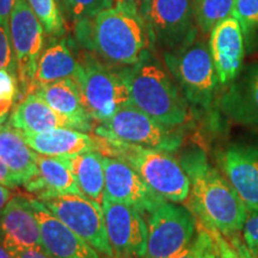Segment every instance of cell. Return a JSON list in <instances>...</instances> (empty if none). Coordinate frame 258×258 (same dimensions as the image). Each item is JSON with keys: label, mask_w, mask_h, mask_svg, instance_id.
I'll use <instances>...</instances> for the list:
<instances>
[{"label": "cell", "mask_w": 258, "mask_h": 258, "mask_svg": "<svg viewBox=\"0 0 258 258\" xmlns=\"http://www.w3.org/2000/svg\"><path fill=\"white\" fill-rule=\"evenodd\" d=\"M95 134L167 152H175L184 140L182 127L161 123L132 103L122 106L109 120L99 123Z\"/></svg>", "instance_id": "obj_7"}, {"label": "cell", "mask_w": 258, "mask_h": 258, "mask_svg": "<svg viewBox=\"0 0 258 258\" xmlns=\"http://www.w3.org/2000/svg\"><path fill=\"white\" fill-rule=\"evenodd\" d=\"M221 105L233 121L258 127V64L250 66L238 80L230 84Z\"/></svg>", "instance_id": "obj_20"}, {"label": "cell", "mask_w": 258, "mask_h": 258, "mask_svg": "<svg viewBox=\"0 0 258 258\" xmlns=\"http://www.w3.org/2000/svg\"><path fill=\"white\" fill-rule=\"evenodd\" d=\"M140 15L153 44L178 51L198 38L194 0H141Z\"/></svg>", "instance_id": "obj_8"}, {"label": "cell", "mask_w": 258, "mask_h": 258, "mask_svg": "<svg viewBox=\"0 0 258 258\" xmlns=\"http://www.w3.org/2000/svg\"><path fill=\"white\" fill-rule=\"evenodd\" d=\"M0 258H14V256L5 249L2 243H0Z\"/></svg>", "instance_id": "obj_41"}, {"label": "cell", "mask_w": 258, "mask_h": 258, "mask_svg": "<svg viewBox=\"0 0 258 258\" xmlns=\"http://www.w3.org/2000/svg\"><path fill=\"white\" fill-rule=\"evenodd\" d=\"M131 2H135V3H138V4H139V3H141V0H131Z\"/></svg>", "instance_id": "obj_42"}, {"label": "cell", "mask_w": 258, "mask_h": 258, "mask_svg": "<svg viewBox=\"0 0 258 258\" xmlns=\"http://www.w3.org/2000/svg\"><path fill=\"white\" fill-rule=\"evenodd\" d=\"M40 201L64 225L88 241L103 258H115L105 230L102 207L78 194L54 195Z\"/></svg>", "instance_id": "obj_10"}, {"label": "cell", "mask_w": 258, "mask_h": 258, "mask_svg": "<svg viewBox=\"0 0 258 258\" xmlns=\"http://www.w3.org/2000/svg\"><path fill=\"white\" fill-rule=\"evenodd\" d=\"M127 258H138V257H127Z\"/></svg>", "instance_id": "obj_43"}, {"label": "cell", "mask_w": 258, "mask_h": 258, "mask_svg": "<svg viewBox=\"0 0 258 258\" xmlns=\"http://www.w3.org/2000/svg\"><path fill=\"white\" fill-rule=\"evenodd\" d=\"M213 243L214 241H213L211 233L205 226L198 221V232H196L192 241L175 258H203L206 251L212 246Z\"/></svg>", "instance_id": "obj_31"}, {"label": "cell", "mask_w": 258, "mask_h": 258, "mask_svg": "<svg viewBox=\"0 0 258 258\" xmlns=\"http://www.w3.org/2000/svg\"><path fill=\"white\" fill-rule=\"evenodd\" d=\"M203 258H218L217 256V250H215V246H214V243H213V245L209 249L206 251L205 256H203Z\"/></svg>", "instance_id": "obj_40"}, {"label": "cell", "mask_w": 258, "mask_h": 258, "mask_svg": "<svg viewBox=\"0 0 258 258\" xmlns=\"http://www.w3.org/2000/svg\"><path fill=\"white\" fill-rule=\"evenodd\" d=\"M25 140L35 152L48 157H66L97 151L96 137L86 132L70 128H56L42 133L25 134Z\"/></svg>", "instance_id": "obj_21"}, {"label": "cell", "mask_w": 258, "mask_h": 258, "mask_svg": "<svg viewBox=\"0 0 258 258\" xmlns=\"http://www.w3.org/2000/svg\"><path fill=\"white\" fill-rule=\"evenodd\" d=\"M228 240L231 241V244L233 245L234 249L237 250V252L239 254L240 258H254L252 252L247 249V246L245 245L243 239L239 237V234L233 235V237H231Z\"/></svg>", "instance_id": "obj_36"}, {"label": "cell", "mask_w": 258, "mask_h": 258, "mask_svg": "<svg viewBox=\"0 0 258 258\" xmlns=\"http://www.w3.org/2000/svg\"><path fill=\"white\" fill-rule=\"evenodd\" d=\"M19 92L17 77L8 71H0V101L16 102Z\"/></svg>", "instance_id": "obj_33"}, {"label": "cell", "mask_w": 258, "mask_h": 258, "mask_svg": "<svg viewBox=\"0 0 258 258\" xmlns=\"http://www.w3.org/2000/svg\"><path fill=\"white\" fill-rule=\"evenodd\" d=\"M102 209L115 258H143L146 253L148 238V226L143 215L131 206L105 195Z\"/></svg>", "instance_id": "obj_12"}, {"label": "cell", "mask_w": 258, "mask_h": 258, "mask_svg": "<svg viewBox=\"0 0 258 258\" xmlns=\"http://www.w3.org/2000/svg\"><path fill=\"white\" fill-rule=\"evenodd\" d=\"M37 172L29 179L24 186L28 191L43 200L49 196L62 194H78L83 195L77 185L69 167L59 158L36 154Z\"/></svg>", "instance_id": "obj_23"}, {"label": "cell", "mask_w": 258, "mask_h": 258, "mask_svg": "<svg viewBox=\"0 0 258 258\" xmlns=\"http://www.w3.org/2000/svg\"><path fill=\"white\" fill-rule=\"evenodd\" d=\"M76 43L70 37H51L41 53L32 80V92L40 86L76 76L79 64Z\"/></svg>", "instance_id": "obj_19"}, {"label": "cell", "mask_w": 258, "mask_h": 258, "mask_svg": "<svg viewBox=\"0 0 258 258\" xmlns=\"http://www.w3.org/2000/svg\"><path fill=\"white\" fill-rule=\"evenodd\" d=\"M78 57V70L73 79L92 120L102 123L132 103L123 67L111 66L88 50Z\"/></svg>", "instance_id": "obj_5"}, {"label": "cell", "mask_w": 258, "mask_h": 258, "mask_svg": "<svg viewBox=\"0 0 258 258\" xmlns=\"http://www.w3.org/2000/svg\"><path fill=\"white\" fill-rule=\"evenodd\" d=\"M232 16L240 23L244 35L258 28V0H235Z\"/></svg>", "instance_id": "obj_29"}, {"label": "cell", "mask_w": 258, "mask_h": 258, "mask_svg": "<svg viewBox=\"0 0 258 258\" xmlns=\"http://www.w3.org/2000/svg\"><path fill=\"white\" fill-rule=\"evenodd\" d=\"M253 254V253H252ZM253 256H254V254H253ZM254 258H258V256H254Z\"/></svg>", "instance_id": "obj_44"}, {"label": "cell", "mask_w": 258, "mask_h": 258, "mask_svg": "<svg viewBox=\"0 0 258 258\" xmlns=\"http://www.w3.org/2000/svg\"><path fill=\"white\" fill-rule=\"evenodd\" d=\"M41 227L42 246L53 258H103L84 238L71 230L40 200L31 199Z\"/></svg>", "instance_id": "obj_17"}, {"label": "cell", "mask_w": 258, "mask_h": 258, "mask_svg": "<svg viewBox=\"0 0 258 258\" xmlns=\"http://www.w3.org/2000/svg\"><path fill=\"white\" fill-rule=\"evenodd\" d=\"M146 253L143 258H175L191 243L198 219L189 208L165 202L148 217Z\"/></svg>", "instance_id": "obj_9"}, {"label": "cell", "mask_w": 258, "mask_h": 258, "mask_svg": "<svg viewBox=\"0 0 258 258\" xmlns=\"http://www.w3.org/2000/svg\"><path fill=\"white\" fill-rule=\"evenodd\" d=\"M17 0H0V21L4 23H9L10 15Z\"/></svg>", "instance_id": "obj_38"}, {"label": "cell", "mask_w": 258, "mask_h": 258, "mask_svg": "<svg viewBox=\"0 0 258 258\" xmlns=\"http://www.w3.org/2000/svg\"><path fill=\"white\" fill-rule=\"evenodd\" d=\"M241 239L254 256H258V211L247 214L241 230Z\"/></svg>", "instance_id": "obj_32"}, {"label": "cell", "mask_w": 258, "mask_h": 258, "mask_svg": "<svg viewBox=\"0 0 258 258\" xmlns=\"http://www.w3.org/2000/svg\"><path fill=\"white\" fill-rule=\"evenodd\" d=\"M36 154L23 132L10 123L0 125V159L11 171L17 185H24L36 175Z\"/></svg>", "instance_id": "obj_22"}, {"label": "cell", "mask_w": 258, "mask_h": 258, "mask_svg": "<svg viewBox=\"0 0 258 258\" xmlns=\"http://www.w3.org/2000/svg\"><path fill=\"white\" fill-rule=\"evenodd\" d=\"M9 25L17 60L19 91L27 96L32 92V80L37 61L44 49L46 31L27 0L16 2Z\"/></svg>", "instance_id": "obj_11"}, {"label": "cell", "mask_w": 258, "mask_h": 258, "mask_svg": "<svg viewBox=\"0 0 258 258\" xmlns=\"http://www.w3.org/2000/svg\"><path fill=\"white\" fill-rule=\"evenodd\" d=\"M46 101L54 110L78 121L92 131V117L83 103L76 80L66 78L40 86L34 91Z\"/></svg>", "instance_id": "obj_25"}, {"label": "cell", "mask_w": 258, "mask_h": 258, "mask_svg": "<svg viewBox=\"0 0 258 258\" xmlns=\"http://www.w3.org/2000/svg\"><path fill=\"white\" fill-rule=\"evenodd\" d=\"M0 184L8 186L10 189H14L17 185L16 180L12 176L11 171L9 170V167L6 166V164L0 159Z\"/></svg>", "instance_id": "obj_35"}, {"label": "cell", "mask_w": 258, "mask_h": 258, "mask_svg": "<svg viewBox=\"0 0 258 258\" xmlns=\"http://www.w3.org/2000/svg\"><path fill=\"white\" fill-rule=\"evenodd\" d=\"M222 175L233 186L247 212L258 211V146L230 144L215 156Z\"/></svg>", "instance_id": "obj_14"}, {"label": "cell", "mask_w": 258, "mask_h": 258, "mask_svg": "<svg viewBox=\"0 0 258 258\" xmlns=\"http://www.w3.org/2000/svg\"><path fill=\"white\" fill-rule=\"evenodd\" d=\"M164 62L192 110L209 114L219 83L209 47L195 40L178 51L164 53Z\"/></svg>", "instance_id": "obj_6"}, {"label": "cell", "mask_w": 258, "mask_h": 258, "mask_svg": "<svg viewBox=\"0 0 258 258\" xmlns=\"http://www.w3.org/2000/svg\"><path fill=\"white\" fill-rule=\"evenodd\" d=\"M207 230L214 241L218 258H240L231 241L220 231L215 230V228H207Z\"/></svg>", "instance_id": "obj_34"}, {"label": "cell", "mask_w": 258, "mask_h": 258, "mask_svg": "<svg viewBox=\"0 0 258 258\" xmlns=\"http://www.w3.org/2000/svg\"><path fill=\"white\" fill-rule=\"evenodd\" d=\"M103 163L105 173L104 195L109 199L131 206L141 215L152 214L167 202L125 161L103 156Z\"/></svg>", "instance_id": "obj_13"}, {"label": "cell", "mask_w": 258, "mask_h": 258, "mask_svg": "<svg viewBox=\"0 0 258 258\" xmlns=\"http://www.w3.org/2000/svg\"><path fill=\"white\" fill-rule=\"evenodd\" d=\"M235 0H194L196 24L203 34H211L219 22L232 16Z\"/></svg>", "instance_id": "obj_26"}, {"label": "cell", "mask_w": 258, "mask_h": 258, "mask_svg": "<svg viewBox=\"0 0 258 258\" xmlns=\"http://www.w3.org/2000/svg\"><path fill=\"white\" fill-rule=\"evenodd\" d=\"M0 243L12 256L31 247H43L31 199L15 196L0 212Z\"/></svg>", "instance_id": "obj_15"}, {"label": "cell", "mask_w": 258, "mask_h": 258, "mask_svg": "<svg viewBox=\"0 0 258 258\" xmlns=\"http://www.w3.org/2000/svg\"><path fill=\"white\" fill-rule=\"evenodd\" d=\"M74 31L84 50L116 67L134 66L153 46L139 4L131 0H116L95 17L79 19Z\"/></svg>", "instance_id": "obj_1"}, {"label": "cell", "mask_w": 258, "mask_h": 258, "mask_svg": "<svg viewBox=\"0 0 258 258\" xmlns=\"http://www.w3.org/2000/svg\"><path fill=\"white\" fill-rule=\"evenodd\" d=\"M14 258H53L43 247H31L15 254Z\"/></svg>", "instance_id": "obj_37"}, {"label": "cell", "mask_w": 258, "mask_h": 258, "mask_svg": "<svg viewBox=\"0 0 258 258\" xmlns=\"http://www.w3.org/2000/svg\"><path fill=\"white\" fill-rule=\"evenodd\" d=\"M50 37H62L66 34V23L57 0H27Z\"/></svg>", "instance_id": "obj_27"}, {"label": "cell", "mask_w": 258, "mask_h": 258, "mask_svg": "<svg viewBox=\"0 0 258 258\" xmlns=\"http://www.w3.org/2000/svg\"><path fill=\"white\" fill-rule=\"evenodd\" d=\"M179 161L190 180L189 209L200 224L220 231L227 239L239 234L249 212L221 171L200 147L188 148Z\"/></svg>", "instance_id": "obj_2"}, {"label": "cell", "mask_w": 258, "mask_h": 258, "mask_svg": "<svg viewBox=\"0 0 258 258\" xmlns=\"http://www.w3.org/2000/svg\"><path fill=\"white\" fill-rule=\"evenodd\" d=\"M12 199V192L8 186L0 184V212L4 209V207L8 205L10 200Z\"/></svg>", "instance_id": "obj_39"}, {"label": "cell", "mask_w": 258, "mask_h": 258, "mask_svg": "<svg viewBox=\"0 0 258 258\" xmlns=\"http://www.w3.org/2000/svg\"><path fill=\"white\" fill-rule=\"evenodd\" d=\"M209 50L219 83L230 85L239 76L244 60V32L233 16L219 22L213 28Z\"/></svg>", "instance_id": "obj_16"}, {"label": "cell", "mask_w": 258, "mask_h": 258, "mask_svg": "<svg viewBox=\"0 0 258 258\" xmlns=\"http://www.w3.org/2000/svg\"><path fill=\"white\" fill-rule=\"evenodd\" d=\"M123 72L132 104L166 125L188 122V102L152 51L134 66L123 67Z\"/></svg>", "instance_id": "obj_3"}, {"label": "cell", "mask_w": 258, "mask_h": 258, "mask_svg": "<svg viewBox=\"0 0 258 258\" xmlns=\"http://www.w3.org/2000/svg\"><path fill=\"white\" fill-rule=\"evenodd\" d=\"M97 151L125 161L154 191L171 202L189 198L190 180L180 161L167 151L141 147L114 138L96 135Z\"/></svg>", "instance_id": "obj_4"}, {"label": "cell", "mask_w": 258, "mask_h": 258, "mask_svg": "<svg viewBox=\"0 0 258 258\" xmlns=\"http://www.w3.org/2000/svg\"><path fill=\"white\" fill-rule=\"evenodd\" d=\"M9 123L25 134L42 133L56 128H70L82 132H91L90 129L54 110L37 93L31 92L23 97L15 106L10 116Z\"/></svg>", "instance_id": "obj_18"}, {"label": "cell", "mask_w": 258, "mask_h": 258, "mask_svg": "<svg viewBox=\"0 0 258 258\" xmlns=\"http://www.w3.org/2000/svg\"><path fill=\"white\" fill-rule=\"evenodd\" d=\"M67 11L76 21L95 17L103 10L109 9L114 0H63Z\"/></svg>", "instance_id": "obj_28"}, {"label": "cell", "mask_w": 258, "mask_h": 258, "mask_svg": "<svg viewBox=\"0 0 258 258\" xmlns=\"http://www.w3.org/2000/svg\"><path fill=\"white\" fill-rule=\"evenodd\" d=\"M0 71H8L17 76V60L10 34L9 23L0 21Z\"/></svg>", "instance_id": "obj_30"}, {"label": "cell", "mask_w": 258, "mask_h": 258, "mask_svg": "<svg viewBox=\"0 0 258 258\" xmlns=\"http://www.w3.org/2000/svg\"><path fill=\"white\" fill-rule=\"evenodd\" d=\"M59 159L70 169L83 195L102 207L105 191L103 154L98 151H89L73 156L59 157Z\"/></svg>", "instance_id": "obj_24"}]
</instances>
